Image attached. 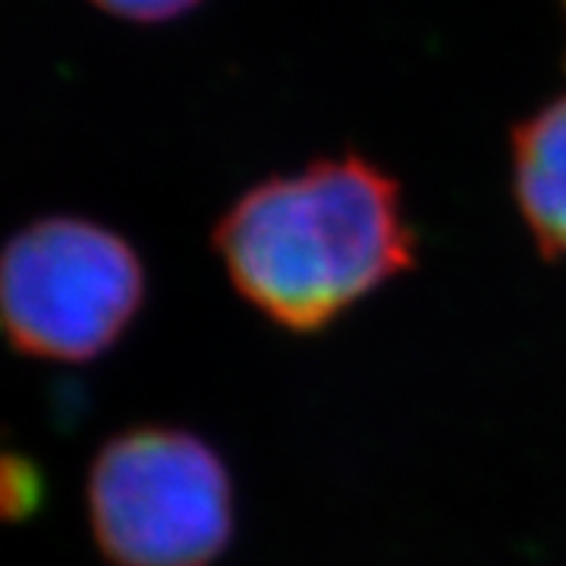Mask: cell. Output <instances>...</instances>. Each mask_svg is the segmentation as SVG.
<instances>
[{"mask_svg":"<svg viewBox=\"0 0 566 566\" xmlns=\"http://www.w3.org/2000/svg\"><path fill=\"white\" fill-rule=\"evenodd\" d=\"M35 504V475L17 460L0 465V513L20 516L22 510Z\"/></svg>","mask_w":566,"mask_h":566,"instance_id":"cell-5","label":"cell"},{"mask_svg":"<svg viewBox=\"0 0 566 566\" xmlns=\"http://www.w3.org/2000/svg\"><path fill=\"white\" fill-rule=\"evenodd\" d=\"M564 3H566V0H564Z\"/></svg>","mask_w":566,"mask_h":566,"instance_id":"cell-7","label":"cell"},{"mask_svg":"<svg viewBox=\"0 0 566 566\" xmlns=\"http://www.w3.org/2000/svg\"><path fill=\"white\" fill-rule=\"evenodd\" d=\"M214 243L237 293L293 334L324 331L416 264L397 182L359 158L259 182Z\"/></svg>","mask_w":566,"mask_h":566,"instance_id":"cell-1","label":"cell"},{"mask_svg":"<svg viewBox=\"0 0 566 566\" xmlns=\"http://www.w3.org/2000/svg\"><path fill=\"white\" fill-rule=\"evenodd\" d=\"M88 523L114 566H211L237 528L230 469L192 431H123L88 472Z\"/></svg>","mask_w":566,"mask_h":566,"instance_id":"cell-2","label":"cell"},{"mask_svg":"<svg viewBox=\"0 0 566 566\" xmlns=\"http://www.w3.org/2000/svg\"><path fill=\"white\" fill-rule=\"evenodd\" d=\"M107 13L123 17L133 22H161L170 17H180L182 10H189L199 0H95Z\"/></svg>","mask_w":566,"mask_h":566,"instance_id":"cell-6","label":"cell"},{"mask_svg":"<svg viewBox=\"0 0 566 566\" xmlns=\"http://www.w3.org/2000/svg\"><path fill=\"white\" fill-rule=\"evenodd\" d=\"M142 300L136 249L102 223L48 218L0 249V327L29 356L98 359L126 334Z\"/></svg>","mask_w":566,"mask_h":566,"instance_id":"cell-3","label":"cell"},{"mask_svg":"<svg viewBox=\"0 0 566 566\" xmlns=\"http://www.w3.org/2000/svg\"><path fill=\"white\" fill-rule=\"evenodd\" d=\"M513 186L538 249L566 259V95L516 129Z\"/></svg>","mask_w":566,"mask_h":566,"instance_id":"cell-4","label":"cell"}]
</instances>
